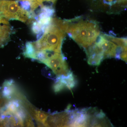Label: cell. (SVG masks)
I'll return each instance as SVG.
<instances>
[{
	"instance_id": "cell-10",
	"label": "cell",
	"mask_w": 127,
	"mask_h": 127,
	"mask_svg": "<svg viewBox=\"0 0 127 127\" xmlns=\"http://www.w3.org/2000/svg\"><path fill=\"white\" fill-rule=\"evenodd\" d=\"M36 51L32 44V42H28L26 45V48L23 55L26 57L32 59H35Z\"/></svg>"
},
{
	"instance_id": "cell-2",
	"label": "cell",
	"mask_w": 127,
	"mask_h": 127,
	"mask_svg": "<svg viewBox=\"0 0 127 127\" xmlns=\"http://www.w3.org/2000/svg\"><path fill=\"white\" fill-rule=\"evenodd\" d=\"M65 36L63 22L52 18L51 23L46 26L42 37L32 43L36 51L62 53V46Z\"/></svg>"
},
{
	"instance_id": "cell-11",
	"label": "cell",
	"mask_w": 127,
	"mask_h": 127,
	"mask_svg": "<svg viewBox=\"0 0 127 127\" xmlns=\"http://www.w3.org/2000/svg\"><path fill=\"white\" fill-rule=\"evenodd\" d=\"M65 88V84L59 79H58L57 81L53 86V89L55 92H60Z\"/></svg>"
},
{
	"instance_id": "cell-12",
	"label": "cell",
	"mask_w": 127,
	"mask_h": 127,
	"mask_svg": "<svg viewBox=\"0 0 127 127\" xmlns=\"http://www.w3.org/2000/svg\"><path fill=\"white\" fill-rule=\"evenodd\" d=\"M42 25L37 21H34L32 25V31L35 34H38L41 31Z\"/></svg>"
},
{
	"instance_id": "cell-7",
	"label": "cell",
	"mask_w": 127,
	"mask_h": 127,
	"mask_svg": "<svg viewBox=\"0 0 127 127\" xmlns=\"http://www.w3.org/2000/svg\"><path fill=\"white\" fill-rule=\"evenodd\" d=\"M86 52L88 62L91 65L98 66L104 59L102 52L95 43L86 49Z\"/></svg>"
},
{
	"instance_id": "cell-4",
	"label": "cell",
	"mask_w": 127,
	"mask_h": 127,
	"mask_svg": "<svg viewBox=\"0 0 127 127\" xmlns=\"http://www.w3.org/2000/svg\"><path fill=\"white\" fill-rule=\"evenodd\" d=\"M0 13L7 20H17L25 22L28 19L27 12L14 1H0Z\"/></svg>"
},
{
	"instance_id": "cell-5",
	"label": "cell",
	"mask_w": 127,
	"mask_h": 127,
	"mask_svg": "<svg viewBox=\"0 0 127 127\" xmlns=\"http://www.w3.org/2000/svg\"><path fill=\"white\" fill-rule=\"evenodd\" d=\"M43 64L52 69L58 77L66 76L71 72L65 58L62 53L50 52Z\"/></svg>"
},
{
	"instance_id": "cell-13",
	"label": "cell",
	"mask_w": 127,
	"mask_h": 127,
	"mask_svg": "<svg viewBox=\"0 0 127 127\" xmlns=\"http://www.w3.org/2000/svg\"><path fill=\"white\" fill-rule=\"evenodd\" d=\"M20 3L21 7L27 12L32 11L31 9V4L29 1L26 0H20Z\"/></svg>"
},
{
	"instance_id": "cell-3",
	"label": "cell",
	"mask_w": 127,
	"mask_h": 127,
	"mask_svg": "<svg viewBox=\"0 0 127 127\" xmlns=\"http://www.w3.org/2000/svg\"><path fill=\"white\" fill-rule=\"evenodd\" d=\"M103 54L104 59L115 58L127 61V41L106 34L99 35L96 42Z\"/></svg>"
},
{
	"instance_id": "cell-8",
	"label": "cell",
	"mask_w": 127,
	"mask_h": 127,
	"mask_svg": "<svg viewBox=\"0 0 127 127\" xmlns=\"http://www.w3.org/2000/svg\"><path fill=\"white\" fill-rule=\"evenodd\" d=\"M31 111L35 120L39 124V126H45L46 122L49 116V114L40 110L32 109H31Z\"/></svg>"
},
{
	"instance_id": "cell-1",
	"label": "cell",
	"mask_w": 127,
	"mask_h": 127,
	"mask_svg": "<svg viewBox=\"0 0 127 127\" xmlns=\"http://www.w3.org/2000/svg\"><path fill=\"white\" fill-rule=\"evenodd\" d=\"M63 27L70 37L85 49L95 43L100 35L97 24L92 21L64 22Z\"/></svg>"
},
{
	"instance_id": "cell-6",
	"label": "cell",
	"mask_w": 127,
	"mask_h": 127,
	"mask_svg": "<svg viewBox=\"0 0 127 127\" xmlns=\"http://www.w3.org/2000/svg\"><path fill=\"white\" fill-rule=\"evenodd\" d=\"M70 114V111L49 115L45 127H69Z\"/></svg>"
},
{
	"instance_id": "cell-14",
	"label": "cell",
	"mask_w": 127,
	"mask_h": 127,
	"mask_svg": "<svg viewBox=\"0 0 127 127\" xmlns=\"http://www.w3.org/2000/svg\"><path fill=\"white\" fill-rule=\"evenodd\" d=\"M42 2L44 1H50V2H52V3H54L56 0H42Z\"/></svg>"
},
{
	"instance_id": "cell-9",
	"label": "cell",
	"mask_w": 127,
	"mask_h": 127,
	"mask_svg": "<svg viewBox=\"0 0 127 127\" xmlns=\"http://www.w3.org/2000/svg\"><path fill=\"white\" fill-rule=\"evenodd\" d=\"M58 79L61 80L65 84L66 87L71 91L75 86L76 84V81L72 72L67 76L58 77Z\"/></svg>"
}]
</instances>
